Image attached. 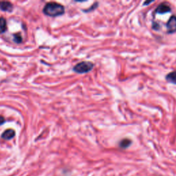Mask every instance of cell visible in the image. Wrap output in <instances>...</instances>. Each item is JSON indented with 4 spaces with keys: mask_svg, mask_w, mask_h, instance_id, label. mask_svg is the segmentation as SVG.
Listing matches in <instances>:
<instances>
[{
    "mask_svg": "<svg viewBox=\"0 0 176 176\" xmlns=\"http://www.w3.org/2000/svg\"><path fill=\"white\" fill-rule=\"evenodd\" d=\"M65 8L61 4L56 2H49L46 4L43 8V13L45 15L50 17H57L64 13Z\"/></svg>",
    "mask_w": 176,
    "mask_h": 176,
    "instance_id": "1",
    "label": "cell"
},
{
    "mask_svg": "<svg viewBox=\"0 0 176 176\" xmlns=\"http://www.w3.org/2000/svg\"><path fill=\"white\" fill-rule=\"evenodd\" d=\"M94 67V64L90 61H83L78 63L74 67V71L77 73L83 74L91 71Z\"/></svg>",
    "mask_w": 176,
    "mask_h": 176,
    "instance_id": "2",
    "label": "cell"
},
{
    "mask_svg": "<svg viewBox=\"0 0 176 176\" xmlns=\"http://www.w3.org/2000/svg\"><path fill=\"white\" fill-rule=\"evenodd\" d=\"M166 33L173 34L176 32V15H172L166 23Z\"/></svg>",
    "mask_w": 176,
    "mask_h": 176,
    "instance_id": "3",
    "label": "cell"
},
{
    "mask_svg": "<svg viewBox=\"0 0 176 176\" xmlns=\"http://www.w3.org/2000/svg\"><path fill=\"white\" fill-rule=\"evenodd\" d=\"M171 11V6L166 3H162L156 7V8L154 10L155 15H164V14H166L170 13Z\"/></svg>",
    "mask_w": 176,
    "mask_h": 176,
    "instance_id": "4",
    "label": "cell"
},
{
    "mask_svg": "<svg viewBox=\"0 0 176 176\" xmlns=\"http://www.w3.org/2000/svg\"><path fill=\"white\" fill-rule=\"evenodd\" d=\"M13 9V6L9 1H0V10L3 11L11 12Z\"/></svg>",
    "mask_w": 176,
    "mask_h": 176,
    "instance_id": "5",
    "label": "cell"
},
{
    "mask_svg": "<svg viewBox=\"0 0 176 176\" xmlns=\"http://www.w3.org/2000/svg\"><path fill=\"white\" fill-rule=\"evenodd\" d=\"M15 135V131L11 130V129H9V130H7L4 131L3 134L1 135V137L4 140H10L13 138H14Z\"/></svg>",
    "mask_w": 176,
    "mask_h": 176,
    "instance_id": "6",
    "label": "cell"
},
{
    "mask_svg": "<svg viewBox=\"0 0 176 176\" xmlns=\"http://www.w3.org/2000/svg\"><path fill=\"white\" fill-rule=\"evenodd\" d=\"M165 79L166 81L169 83L176 85V71H173L169 73L166 76Z\"/></svg>",
    "mask_w": 176,
    "mask_h": 176,
    "instance_id": "7",
    "label": "cell"
},
{
    "mask_svg": "<svg viewBox=\"0 0 176 176\" xmlns=\"http://www.w3.org/2000/svg\"><path fill=\"white\" fill-rule=\"evenodd\" d=\"M131 140L130 139H129V138H124L122 140H121L119 142V147L121 148V149H127V148H128L131 145Z\"/></svg>",
    "mask_w": 176,
    "mask_h": 176,
    "instance_id": "8",
    "label": "cell"
},
{
    "mask_svg": "<svg viewBox=\"0 0 176 176\" xmlns=\"http://www.w3.org/2000/svg\"><path fill=\"white\" fill-rule=\"evenodd\" d=\"M7 29L6 20L5 18L0 17V33H4Z\"/></svg>",
    "mask_w": 176,
    "mask_h": 176,
    "instance_id": "9",
    "label": "cell"
},
{
    "mask_svg": "<svg viewBox=\"0 0 176 176\" xmlns=\"http://www.w3.org/2000/svg\"><path fill=\"white\" fill-rule=\"evenodd\" d=\"M14 40H15V41L17 42V43H21V42L22 41V35L19 33L14 34Z\"/></svg>",
    "mask_w": 176,
    "mask_h": 176,
    "instance_id": "10",
    "label": "cell"
},
{
    "mask_svg": "<svg viewBox=\"0 0 176 176\" xmlns=\"http://www.w3.org/2000/svg\"><path fill=\"white\" fill-rule=\"evenodd\" d=\"M152 28H153L154 30L158 31V30H159L160 28V25L158 22L154 21V22H152Z\"/></svg>",
    "mask_w": 176,
    "mask_h": 176,
    "instance_id": "11",
    "label": "cell"
},
{
    "mask_svg": "<svg viewBox=\"0 0 176 176\" xmlns=\"http://www.w3.org/2000/svg\"><path fill=\"white\" fill-rule=\"evenodd\" d=\"M4 123H5V119H4L3 116H0V125H1L2 124H4Z\"/></svg>",
    "mask_w": 176,
    "mask_h": 176,
    "instance_id": "12",
    "label": "cell"
},
{
    "mask_svg": "<svg viewBox=\"0 0 176 176\" xmlns=\"http://www.w3.org/2000/svg\"><path fill=\"white\" fill-rule=\"evenodd\" d=\"M152 2H154V1H145L144 3V6H146V5H148V4H150L151 3H152Z\"/></svg>",
    "mask_w": 176,
    "mask_h": 176,
    "instance_id": "13",
    "label": "cell"
}]
</instances>
